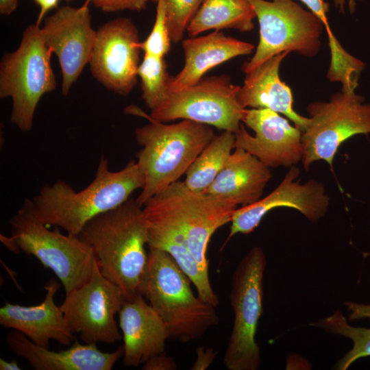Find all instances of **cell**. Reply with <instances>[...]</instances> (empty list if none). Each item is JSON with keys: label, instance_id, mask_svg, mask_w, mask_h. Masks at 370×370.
Instances as JSON below:
<instances>
[{"label": "cell", "instance_id": "obj_14", "mask_svg": "<svg viewBox=\"0 0 370 370\" xmlns=\"http://www.w3.org/2000/svg\"><path fill=\"white\" fill-rule=\"evenodd\" d=\"M41 32L47 46L58 57L62 76V93L66 96L89 63L97 37L88 6L58 8L45 19Z\"/></svg>", "mask_w": 370, "mask_h": 370}, {"label": "cell", "instance_id": "obj_33", "mask_svg": "<svg viewBox=\"0 0 370 370\" xmlns=\"http://www.w3.org/2000/svg\"><path fill=\"white\" fill-rule=\"evenodd\" d=\"M218 352L212 347H199L196 350V359L191 370H204L208 369L217 357Z\"/></svg>", "mask_w": 370, "mask_h": 370}, {"label": "cell", "instance_id": "obj_38", "mask_svg": "<svg viewBox=\"0 0 370 370\" xmlns=\"http://www.w3.org/2000/svg\"><path fill=\"white\" fill-rule=\"evenodd\" d=\"M0 369L1 370H20L21 368L18 366L16 360L13 359L10 361L0 358Z\"/></svg>", "mask_w": 370, "mask_h": 370}, {"label": "cell", "instance_id": "obj_25", "mask_svg": "<svg viewBox=\"0 0 370 370\" xmlns=\"http://www.w3.org/2000/svg\"><path fill=\"white\" fill-rule=\"evenodd\" d=\"M235 148V134L223 131L214 136L186 172L184 183L191 190L205 193Z\"/></svg>", "mask_w": 370, "mask_h": 370}, {"label": "cell", "instance_id": "obj_20", "mask_svg": "<svg viewBox=\"0 0 370 370\" xmlns=\"http://www.w3.org/2000/svg\"><path fill=\"white\" fill-rule=\"evenodd\" d=\"M143 207L147 225L149 247L169 254L195 286L197 295L217 307L219 299L212 287L209 273L195 260L182 230L163 212L147 204Z\"/></svg>", "mask_w": 370, "mask_h": 370}, {"label": "cell", "instance_id": "obj_29", "mask_svg": "<svg viewBox=\"0 0 370 370\" xmlns=\"http://www.w3.org/2000/svg\"><path fill=\"white\" fill-rule=\"evenodd\" d=\"M156 3V18L152 29L140 47L144 54L164 58L171 48V36L166 24L165 7L162 1Z\"/></svg>", "mask_w": 370, "mask_h": 370}, {"label": "cell", "instance_id": "obj_10", "mask_svg": "<svg viewBox=\"0 0 370 370\" xmlns=\"http://www.w3.org/2000/svg\"><path fill=\"white\" fill-rule=\"evenodd\" d=\"M239 88L227 75L201 79L193 86L168 91L147 117L162 123L190 120L236 134L245 112L237 99Z\"/></svg>", "mask_w": 370, "mask_h": 370}, {"label": "cell", "instance_id": "obj_15", "mask_svg": "<svg viewBox=\"0 0 370 370\" xmlns=\"http://www.w3.org/2000/svg\"><path fill=\"white\" fill-rule=\"evenodd\" d=\"M242 123L255 135L249 134L241 123L235 134V148L256 156L268 167H291L301 161V131L279 113L267 108H246Z\"/></svg>", "mask_w": 370, "mask_h": 370}, {"label": "cell", "instance_id": "obj_1", "mask_svg": "<svg viewBox=\"0 0 370 370\" xmlns=\"http://www.w3.org/2000/svg\"><path fill=\"white\" fill-rule=\"evenodd\" d=\"M143 185L136 161L130 160L121 170L112 171L108 159L101 154L93 180L84 189L77 191L58 180L43 185L29 202L35 215L46 225L77 237L89 221L120 206Z\"/></svg>", "mask_w": 370, "mask_h": 370}, {"label": "cell", "instance_id": "obj_7", "mask_svg": "<svg viewBox=\"0 0 370 370\" xmlns=\"http://www.w3.org/2000/svg\"><path fill=\"white\" fill-rule=\"evenodd\" d=\"M266 264L263 250L254 246L233 273L230 299L234 322L223 358L228 370H257L260 367V350L256 335L263 312Z\"/></svg>", "mask_w": 370, "mask_h": 370}, {"label": "cell", "instance_id": "obj_9", "mask_svg": "<svg viewBox=\"0 0 370 370\" xmlns=\"http://www.w3.org/2000/svg\"><path fill=\"white\" fill-rule=\"evenodd\" d=\"M308 123L301 132L305 170L318 160L332 168L340 146L357 134L370 133V103L354 92H337L329 101H315L307 107Z\"/></svg>", "mask_w": 370, "mask_h": 370}, {"label": "cell", "instance_id": "obj_12", "mask_svg": "<svg viewBox=\"0 0 370 370\" xmlns=\"http://www.w3.org/2000/svg\"><path fill=\"white\" fill-rule=\"evenodd\" d=\"M127 297L121 288L107 279L95 262L90 278L66 293L60 308L71 330L85 343L120 341L122 334L115 319Z\"/></svg>", "mask_w": 370, "mask_h": 370}, {"label": "cell", "instance_id": "obj_39", "mask_svg": "<svg viewBox=\"0 0 370 370\" xmlns=\"http://www.w3.org/2000/svg\"><path fill=\"white\" fill-rule=\"evenodd\" d=\"M66 1H71V0H66Z\"/></svg>", "mask_w": 370, "mask_h": 370}, {"label": "cell", "instance_id": "obj_6", "mask_svg": "<svg viewBox=\"0 0 370 370\" xmlns=\"http://www.w3.org/2000/svg\"><path fill=\"white\" fill-rule=\"evenodd\" d=\"M52 53L35 23L25 29L17 49L1 61L0 97L12 99L10 121L23 132L31 131L41 97L56 88Z\"/></svg>", "mask_w": 370, "mask_h": 370}, {"label": "cell", "instance_id": "obj_24", "mask_svg": "<svg viewBox=\"0 0 370 370\" xmlns=\"http://www.w3.org/2000/svg\"><path fill=\"white\" fill-rule=\"evenodd\" d=\"M256 18L248 0H203L186 32L191 37L210 29L250 32Z\"/></svg>", "mask_w": 370, "mask_h": 370}, {"label": "cell", "instance_id": "obj_2", "mask_svg": "<svg viewBox=\"0 0 370 370\" xmlns=\"http://www.w3.org/2000/svg\"><path fill=\"white\" fill-rule=\"evenodd\" d=\"M77 237L91 247L101 273L119 286L127 299L140 294L149 238L143 207L132 196L92 219Z\"/></svg>", "mask_w": 370, "mask_h": 370}, {"label": "cell", "instance_id": "obj_21", "mask_svg": "<svg viewBox=\"0 0 370 370\" xmlns=\"http://www.w3.org/2000/svg\"><path fill=\"white\" fill-rule=\"evenodd\" d=\"M288 53L277 54L246 74L244 84L238 91L237 99L245 109L267 108L281 113L302 132L309 118L293 110L291 89L279 75L280 64Z\"/></svg>", "mask_w": 370, "mask_h": 370}, {"label": "cell", "instance_id": "obj_5", "mask_svg": "<svg viewBox=\"0 0 370 370\" xmlns=\"http://www.w3.org/2000/svg\"><path fill=\"white\" fill-rule=\"evenodd\" d=\"M11 235H1V242L16 253L36 257L43 267L53 271L65 293L86 282L95 262L91 247L78 237L51 230L34 213L26 199L9 220Z\"/></svg>", "mask_w": 370, "mask_h": 370}, {"label": "cell", "instance_id": "obj_30", "mask_svg": "<svg viewBox=\"0 0 370 370\" xmlns=\"http://www.w3.org/2000/svg\"><path fill=\"white\" fill-rule=\"evenodd\" d=\"M315 15L323 23L328 36V43L330 51H335L341 46V43L334 36L330 27L328 13L330 10L329 3L324 0H299Z\"/></svg>", "mask_w": 370, "mask_h": 370}, {"label": "cell", "instance_id": "obj_23", "mask_svg": "<svg viewBox=\"0 0 370 370\" xmlns=\"http://www.w3.org/2000/svg\"><path fill=\"white\" fill-rule=\"evenodd\" d=\"M271 177L269 167L256 156L236 147L205 193L243 207L261 199Z\"/></svg>", "mask_w": 370, "mask_h": 370}, {"label": "cell", "instance_id": "obj_27", "mask_svg": "<svg viewBox=\"0 0 370 370\" xmlns=\"http://www.w3.org/2000/svg\"><path fill=\"white\" fill-rule=\"evenodd\" d=\"M140 79L142 98L152 110L162 101L169 91L171 79L164 58L144 54L138 69Z\"/></svg>", "mask_w": 370, "mask_h": 370}, {"label": "cell", "instance_id": "obj_32", "mask_svg": "<svg viewBox=\"0 0 370 370\" xmlns=\"http://www.w3.org/2000/svg\"><path fill=\"white\" fill-rule=\"evenodd\" d=\"M177 367L176 362L165 352L157 354L150 357L143 364V370H175Z\"/></svg>", "mask_w": 370, "mask_h": 370}, {"label": "cell", "instance_id": "obj_28", "mask_svg": "<svg viewBox=\"0 0 370 370\" xmlns=\"http://www.w3.org/2000/svg\"><path fill=\"white\" fill-rule=\"evenodd\" d=\"M161 1L165 7L166 24L171 42L177 43L199 8L203 0H152Z\"/></svg>", "mask_w": 370, "mask_h": 370}, {"label": "cell", "instance_id": "obj_16", "mask_svg": "<svg viewBox=\"0 0 370 370\" xmlns=\"http://www.w3.org/2000/svg\"><path fill=\"white\" fill-rule=\"evenodd\" d=\"M299 169L290 167L280 184L258 201L238 208L233 213L230 231L225 243L237 234H248L271 210L280 207L296 209L311 222L322 218L328 209L330 199L323 184L314 180L301 184Z\"/></svg>", "mask_w": 370, "mask_h": 370}, {"label": "cell", "instance_id": "obj_17", "mask_svg": "<svg viewBox=\"0 0 370 370\" xmlns=\"http://www.w3.org/2000/svg\"><path fill=\"white\" fill-rule=\"evenodd\" d=\"M46 295L38 305L25 306L5 302L0 308L1 325L17 330L35 344L49 348L50 340L70 346L74 339L60 306L54 297L60 285L55 278L45 286Z\"/></svg>", "mask_w": 370, "mask_h": 370}, {"label": "cell", "instance_id": "obj_18", "mask_svg": "<svg viewBox=\"0 0 370 370\" xmlns=\"http://www.w3.org/2000/svg\"><path fill=\"white\" fill-rule=\"evenodd\" d=\"M5 340L9 349L36 370H110L123 354V346L103 352L95 343L82 344L77 340L66 349L51 351L15 330L7 334Z\"/></svg>", "mask_w": 370, "mask_h": 370}, {"label": "cell", "instance_id": "obj_13", "mask_svg": "<svg viewBox=\"0 0 370 370\" xmlns=\"http://www.w3.org/2000/svg\"><path fill=\"white\" fill-rule=\"evenodd\" d=\"M138 32L128 18H118L97 31L89 64L92 75L106 88L127 95L136 86L140 65Z\"/></svg>", "mask_w": 370, "mask_h": 370}, {"label": "cell", "instance_id": "obj_22", "mask_svg": "<svg viewBox=\"0 0 370 370\" xmlns=\"http://www.w3.org/2000/svg\"><path fill=\"white\" fill-rule=\"evenodd\" d=\"M254 48L251 43L219 31L183 40L184 64L175 77H171L169 91L196 84L212 68L237 56L249 54Z\"/></svg>", "mask_w": 370, "mask_h": 370}, {"label": "cell", "instance_id": "obj_11", "mask_svg": "<svg viewBox=\"0 0 370 370\" xmlns=\"http://www.w3.org/2000/svg\"><path fill=\"white\" fill-rule=\"evenodd\" d=\"M145 204L164 213L180 227L193 256L207 271V249L210 238L219 228L231 222L233 213L238 208L235 204L224 199L195 193L179 180Z\"/></svg>", "mask_w": 370, "mask_h": 370}, {"label": "cell", "instance_id": "obj_36", "mask_svg": "<svg viewBox=\"0 0 370 370\" xmlns=\"http://www.w3.org/2000/svg\"><path fill=\"white\" fill-rule=\"evenodd\" d=\"M19 0H0V14H11L17 8Z\"/></svg>", "mask_w": 370, "mask_h": 370}, {"label": "cell", "instance_id": "obj_8", "mask_svg": "<svg viewBox=\"0 0 370 370\" xmlns=\"http://www.w3.org/2000/svg\"><path fill=\"white\" fill-rule=\"evenodd\" d=\"M259 23V42L253 57L242 66L247 74L283 52L316 56L324 26L311 12L293 0H248Z\"/></svg>", "mask_w": 370, "mask_h": 370}, {"label": "cell", "instance_id": "obj_31", "mask_svg": "<svg viewBox=\"0 0 370 370\" xmlns=\"http://www.w3.org/2000/svg\"><path fill=\"white\" fill-rule=\"evenodd\" d=\"M152 0H86L83 4L88 6L90 3L103 12H112L120 10L141 11L146 8Z\"/></svg>", "mask_w": 370, "mask_h": 370}, {"label": "cell", "instance_id": "obj_35", "mask_svg": "<svg viewBox=\"0 0 370 370\" xmlns=\"http://www.w3.org/2000/svg\"><path fill=\"white\" fill-rule=\"evenodd\" d=\"M38 7L39 13L36 24L40 26L46 14L52 9L57 8L60 0H32Z\"/></svg>", "mask_w": 370, "mask_h": 370}, {"label": "cell", "instance_id": "obj_4", "mask_svg": "<svg viewBox=\"0 0 370 370\" xmlns=\"http://www.w3.org/2000/svg\"><path fill=\"white\" fill-rule=\"evenodd\" d=\"M149 123L135 130L137 165L144 179L136 199L143 206L150 198L178 181L214 137L211 126L182 120L165 124L150 119Z\"/></svg>", "mask_w": 370, "mask_h": 370}, {"label": "cell", "instance_id": "obj_34", "mask_svg": "<svg viewBox=\"0 0 370 370\" xmlns=\"http://www.w3.org/2000/svg\"><path fill=\"white\" fill-rule=\"evenodd\" d=\"M344 305L347 309L348 319L349 321H356L367 319L370 321V304H360L352 301L344 302Z\"/></svg>", "mask_w": 370, "mask_h": 370}, {"label": "cell", "instance_id": "obj_3", "mask_svg": "<svg viewBox=\"0 0 370 370\" xmlns=\"http://www.w3.org/2000/svg\"><path fill=\"white\" fill-rule=\"evenodd\" d=\"M190 283L169 254L149 248L139 293L161 317L169 338L182 343L199 339L219 322L216 307L195 296Z\"/></svg>", "mask_w": 370, "mask_h": 370}, {"label": "cell", "instance_id": "obj_26", "mask_svg": "<svg viewBox=\"0 0 370 370\" xmlns=\"http://www.w3.org/2000/svg\"><path fill=\"white\" fill-rule=\"evenodd\" d=\"M310 325L331 334L347 337L353 342L352 348L335 365L336 369L346 370L358 359L370 356V328L350 325L339 309Z\"/></svg>", "mask_w": 370, "mask_h": 370}, {"label": "cell", "instance_id": "obj_19", "mask_svg": "<svg viewBox=\"0 0 370 370\" xmlns=\"http://www.w3.org/2000/svg\"><path fill=\"white\" fill-rule=\"evenodd\" d=\"M119 325L123 339L124 365L138 367L150 357L164 352L169 338L166 326L141 294L123 304L119 312Z\"/></svg>", "mask_w": 370, "mask_h": 370}, {"label": "cell", "instance_id": "obj_37", "mask_svg": "<svg viewBox=\"0 0 370 370\" xmlns=\"http://www.w3.org/2000/svg\"><path fill=\"white\" fill-rule=\"evenodd\" d=\"M336 8L341 13L345 11V0H333ZM356 0H348V7L349 12L352 13L355 10Z\"/></svg>", "mask_w": 370, "mask_h": 370}]
</instances>
